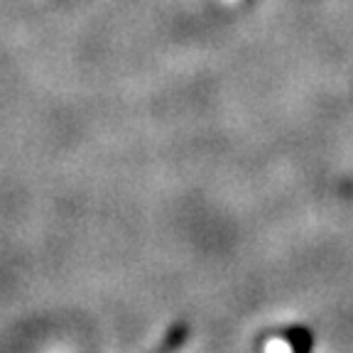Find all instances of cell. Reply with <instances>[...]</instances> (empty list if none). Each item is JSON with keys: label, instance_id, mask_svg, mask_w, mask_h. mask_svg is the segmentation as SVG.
Returning <instances> with one entry per match:
<instances>
[{"label": "cell", "instance_id": "obj_1", "mask_svg": "<svg viewBox=\"0 0 353 353\" xmlns=\"http://www.w3.org/2000/svg\"><path fill=\"white\" fill-rule=\"evenodd\" d=\"M223 3H226V6H233V3H238V0H223Z\"/></svg>", "mask_w": 353, "mask_h": 353}]
</instances>
